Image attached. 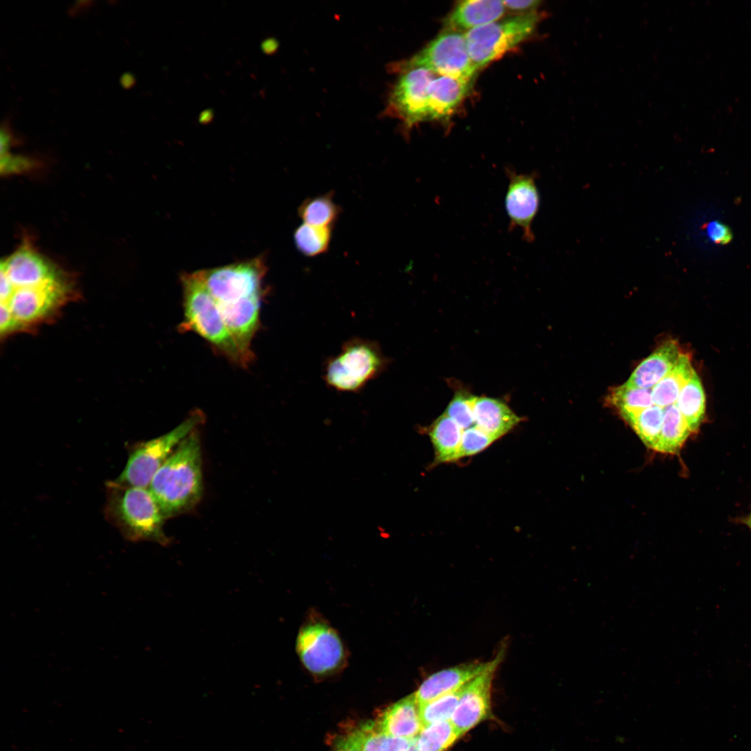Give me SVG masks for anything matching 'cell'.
Instances as JSON below:
<instances>
[{
  "instance_id": "obj_1",
  "label": "cell",
  "mask_w": 751,
  "mask_h": 751,
  "mask_svg": "<svg viewBox=\"0 0 751 751\" xmlns=\"http://www.w3.org/2000/svg\"><path fill=\"white\" fill-rule=\"evenodd\" d=\"M148 488L165 519L186 512L199 502L203 483L201 446L196 430L179 444Z\"/></svg>"
},
{
  "instance_id": "obj_2",
  "label": "cell",
  "mask_w": 751,
  "mask_h": 751,
  "mask_svg": "<svg viewBox=\"0 0 751 751\" xmlns=\"http://www.w3.org/2000/svg\"><path fill=\"white\" fill-rule=\"evenodd\" d=\"M106 487L105 517L126 540L169 544L163 531L165 517L149 488L115 481L107 482Z\"/></svg>"
},
{
  "instance_id": "obj_3",
  "label": "cell",
  "mask_w": 751,
  "mask_h": 751,
  "mask_svg": "<svg viewBox=\"0 0 751 751\" xmlns=\"http://www.w3.org/2000/svg\"><path fill=\"white\" fill-rule=\"evenodd\" d=\"M181 282L184 318L179 331L195 332L218 354L245 367L239 350L205 284L202 270L182 274Z\"/></svg>"
},
{
  "instance_id": "obj_4",
  "label": "cell",
  "mask_w": 751,
  "mask_h": 751,
  "mask_svg": "<svg viewBox=\"0 0 751 751\" xmlns=\"http://www.w3.org/2000/svg\"><path fill=\"white\" fill-rule=\"evenodd\" d=\"M389 359L375 341L353 338L325 362L323 379L331 389L356 393L388 367Z\"/></svg>"
},
{
  "instance_id": "obj_5",
  "label": "cell",
  "mask_w": 751,
  "mask_h": 751,
  "mask_svg": "<svg viewBox=\"0 0 751 751\" xmlns=\"http://www.w3.org/2000/svg\"><path fill=\"white\" fill-rule=\"evenodd\" d=\"M204 420L203 413L195 410L170 432L134 444L129 450L124 469L114 481L123 485L148 488L157 471Z\"/></svg>"
},
{
  "instance_id": "obj_6",
  "label": "cell",
  "mask_w": 751,
  "mask_h": 751,
  "mask_svg": "<svg viewBox=\"0 0 751 751\" xmlns=\"http://www.w3.org/2000/svg\"><path fill=\"white\" fill-rule=\"evenodd\" d=\"M540 17L534 11L518 14L465 32L467 50L476 69L483 67L526 39Z\"/></svg>"
},
{
  "instance_id": "obj_7",
  "label": "cell",
  "mask_w": 751,
  "mask_h": 751,
  "mask_svg": "<svg viewBox=\"0 0 751 751\" xmlns=\"http://www.w3.org/2000/svg\"><path fill=\"white\" fill-rule=\"evenodd\" d=\"M266 271L260 258L202 270L205 284L217 306L237 303L264 296L262 280Z\"/></svg>"
},
{
  "instance_id": "obj_8",
  "label": "cell",
  "mask_w": 751,
  "mask_h": 751,
  "mask_svg": "<svg viewBox=\"0 0 751 751\" xmlns=\"http://www.w3.org/2000/svg\"><path fill=\"white\" fill-rule=\"evenodd\" d=\"M403 67H422L439 76L473 80V65L462 31L446 29Z\"/></svg>"
},
{
  "instance_id": "obj_9",
  "label": "cell",
  "mask_w": 751,
  "mask_h": 751,
  "mask_svg": "<svg viewBox=\"0 0 751 751\" xmlns=\"http://www.w3.org/2000/svg\"><path fill=\"white\" fill-rule=\"evenodd\" d=\"M296 649L305 668L317 675L334 672L344 660V648L339 636L322 622H309L300 628Z\"/></svg>"
},
{
  "instance_id": "obj_10",
  "label": "cell",
  "mask_w": 751,
  "mask_h": 751,
  "mask_svg": "<svg viewBox=\"0 0 751 751\" xmlns=\"http://www.w3.org/2000/svg\"><path fill=\"white\" fill-rule=\"evenodd\" d=\"M69 283L63 274L42 283L27 287L13 289L5 302L10 309L18 328L38 323L60 306L70 293Z\"/></svg>"
},
{
  "instance_id": "obj_11",
  "label": "cell",
  "mask_w": 751,
  "mask_h": 751,
  "mask_svg": "<svg viewBox=\"0 0 751 751\" xmlns=\"http://www.w3.org/2000/svg\"><path fill=\"white\" fill-rule=\"evenodd\" d=\"M389 99L387 112L408 126L428 120V88L435 74L422 67H403Z\"/></svg>"
},
{
  "instance_id": "obj_12",
  "label": "cell",
  "mask_w": 751,
  "mask_h": 751,
  "mask_svg": "<svg viewBox=\"0 0 751 751\" xmlns=\"http://www.w3.org/2000/svg\"><path fill=\"white\" fill-rule=\"evenodd\" d=\"M506 174L509 180L505 199L509 230L520 229L523 239L531 243L535 239L532 223L540 207L536 173H518L507 169Z\"/></svg>"
},
{
  "instance_id": "obj_13",
  "label": "cell",
  "mask_w": 751,
  "mask_h": 751,
  "mask_svg": "<svg viewBox=\"0 0 751 751\" xmlns=\"http://www.w3.org/2000/svg\"><path fill=\"white\" fill-rule=\"evenodd\" d=\"M501 659L463 687L450 719L460 736L489 718L492 679Z\"/></svg>"
},
{
  "instance_id": "obj_14",
  "label": "cell",
  "mask_w": 751,
  "mask_h": 751,
  "mask_svg": "<svg viewBox=\"0 0 751 751\" xmlns=\"http://www.w3.org/2000/svg\"><path fill=\"white\" fill-rule=\"evenodd\" d=\"M13 289L33 286L61 273L32 245L24 243L1 263Z\"/></svg>"
},
{
  "instance_id": "obj_15",
  "label": "cell",
  "mask_w": 751,
  "mask_h": 751,
  "mask_svg": "<svg viewBox=\"0 0 751 751\" xmlns=\"http://www.w3.org/2000/svg\"><path fill=\"white\" fill-rule=\"evenodd\" d=\"M501 651L487 662L460 664L437 671L427 677L414 693L419 704L462 688L503 657Z\"/></svg>"
},
{
  "instance_id": "obj_16",
  "label": "cell",
  "mask_w": 751,
  "mask_h": 751,
  "mask_svg": "<svg viewBox=\"0 0 751 751\" xmlns=\"http://www.w3.org/2000/svg\"><path fill=\"white\" fill-rule=\"evenodd\" d=\"M681 354L675 341H665L638 365L626 383L639 388H652L672 369Z\"/></svg>"
},
{
  "instance_id": "obj_17",
  "label": "cell",
  "mask_w": 751,
  "mask_h": 751,
  "mask_svg": "<svg viewBox=\"0 0 751 751\" xmlns=\"http://www.w3.org/2000/svg\"><path fill=\"white\" fill-rule=\"evenodd\" d=\"M378 727L385 734L397 738L412 739L423 727L419 704L415 694L410 695L389 706L382 713Z\"/></svg>"
},
{
  "instance_id": "obj_18",
  "label": "cell",
  "mask_w": 751,
  "mask_h": 751,
  "mask_svg": "<svg viewBox=\"0 0 751 751\" xmlns=\"http://www.w3.org/2000/svg\"><path fill=\"white\" fill-rule=\"evenodd\" d=\"M473 412L475 426L496 440L522 421L506 403L486 396H475Z\"/></svg>"
},
{
  "instance_id": "obj_19",
  "label": "cell",
  "mask_w": 751,
  "mask_h": 751,
  "mask_svg": "<svg viewBox=\"0 0 751 751\" xmlns=\"http://www.w3.org/2000/svg\"><path fill=\"white\" fill-rule=\"evenodd\" d=\"M472 81L446 76L435 77L428 88V120L449 116L467 95Z\"/></svg>"
},
{
  "instance_id": "obj_20",
  "label": "cell",
  "mask_w": 751,
  "mask_h": 751,
  "mask_svg": "<svg viewBox=\"0 0 751 751\" xmlns=\"http://www.w3.org/2000/svg\"><path fill=\"white\" fill-rule=\"evenodd\" d=\"M503 1L467 0L459 2L446 21L447 29L468 31L500 19L506 10Z\"/></svg>"
},
{
  "instance_id": "obj_21",
  "label": "cell",
  "mask_w": 751,
  "mask_h": 751,
  "mask_svg": "<svg viewBox=\"0 0 751 751\" xmlns=\"http://www.w3.org/2000/svg\"><path fill=\"white\" fill-rule=\"evenodd\" d=\"M423 430L433 446V465L458 460L463 430L450 417L444 413Z\"/></svg>"
},
{
  "instance_id": "obj_22",
  "label": "cell",
  "mask_w": 751,
  "mask_h": 751,
  "mask_svg": "<svg viewBox=\"0 0 751 751\" xmlns=\"http://www.w3.org/2000/svg\"><path fill=\"white\" fill-rule=\"evenodd\" d=\"M694 372L689 356L681 353L672 369L652 387L654 404L664 408L675 403Z\"/></svg>"
},
{
  "instance_id": "obj_23",
  "label": "cell",
  "mask_w": 751,
  "mask_h": 751,
  "mask_svg": "<svg viewBox=\"0 0 751 751\" xmlns=\"http://www.w3.org/2000/svg\"><path fill=\"white\" fill-rule=\"evenodd\" d=\"M608 402L629 423L643 410L652 406V388L643 389L627 383L613 388L608 396Z\"/></svg>"
},
{
  "instance_id": "obj_24",
  "label": "cell",
  "mask_w": 751,
  "mask_h": 751,
  "mask_svg": "<svg viewBox=\"0 0 751 751\" xmlns=\"http://www.w3.org/2000/svg\"><path fill=\"white\" fill-rule=\"evenodd\" d=\"M691 433L686 420L675 403L663 408L659 439L654 451L675 453L680 450Z\"/></svg>"
},
{
  "instance_id": "obj_25",
  "label": "cell",
  "mask_w": 751,
  "mask_h": 751,
  "mask_svg": "<svg viewBox=\"0 0 751 751\" xmlns=\"http://www.w3.org/2000/svg\"><path fill=\"white\" fill-rule=\"evenodd\" d=\"M675 404L686 420L691 433L697 430L705 417L706 398L695 371L681 389Z\"/></svg>"
},
{
  "instance_id": "obj_26",
  "label": "cell",
  "mask_w": 751,
  "mask_h": 751,
  "mask_svg": "<svg viewBox=\"0 0 751 751\" xmlns=\"http://www.w3.org/2000/svg\"><path fill=\"white\" fill-rule=\"evenodd\" d=\"M352 734L361 751H407L413 739L389 736L373 722L362 725Z\"/></svg>"
},
{
  "instance_id": "obj_27",
  "label": "cell",
  "mask_w": 751,
  "mask_h": 751,
  "mask_svg": "<svg viewBox=\"0 0 751 751\" xmlns=\"http://www.w3.org/2000/svg\"><path fill=\"white\" fill-rule=\"evenodd\" d=\"M298 213L305 223L331 227L339 216L340 208L334 202L332 194L327 193L305 200Z\"/></svg>"
},
{
  "instance_id": "obj_28",
  "label": "cell",
  "mask_w": 751,
  "mask_h": 751,
  "mask_svg": "<svg viewBox=\"0 0 751 751\" xmlns=\"http://www.w3.org/2000/svg\"><path fill=\"white\" fill-rule=\"evenodd\" d=\"M460 736L450 720L423 726L417 736L419 751H445Z\"/></svg>"
},
{
  "instance_id": "obj_29",
  "label": "cell",
  "mask_w": 751,
  "mask_h": 751,
  "mask_svg": "<svg viewBox=\"0 0 751 751\" xmlns=\"http://www.w3.org/2000/svg\"><path fill=\"white\" fill-rule=\"evenodd\" d=\"M331 234L330 227H319L304 223L295 231V244L298 250L304 255L316 256L328 249Z\"/></svg>"
},
{
  "instance_id": "obj_30",
  "label": "cell",
  "mask_w": 751,
  "mask_h": 751,
  "mask_svg": "<svg viewBox=\"0 0 751 751\" xmlns=\"http://www.w3.org/2000/svg\"><path fill=\"white\" fill-rule=\"evenodd\" d=\"M663 418V408L653 405L643 410L629 424L644 444L654 450L659 439Z\"/></svg>"
},
{
  "instance_id": "obj_31",
  "label": "cell",
  "mask_w": 751,
  "mask_h": 751,
  "mask_svg": "<svg viewBox=\"0 0 751 751\" xmlns=\"http://www.w3.org/2000/svg\"><path fill=\"white\" fill-rule=\"evenodd\" d=\"M462 688L419 704L423 725L450 720L458 705Z\"/></svg>"
},
{
  "instance_id": "obj_32",
  "label": "cell",
  "mask_w": 751,
  "mask_h": 751,
  "mask_svg": "<svg viewBox=\"0 0 751 751\" xmlns=\"http://www.w3.org/2000/svg\"><path fill=\"white\" fill-rule=\"evenodd\" d=\"M474 398V396L466 391H457L445 410L444 414L463 430L475 424L473 412Z\"/></svg>"
},
{
  "instance_id": "obj_33",
  "label": "cell",
  "mask_w": 751,
  "mask_h": 751,
  "mask_svg": "<svg viewBox=\"0 0 751 751\" xmlns=\"http://www.w3.org/2000/svg\"><path fill=\"white\" fill-rule=\"evenodd\" d=\"M496 439L476 426L463 430L458 460L474 455L490 446Z\"/></svg>"
},
{
  "instance_id": "obj_34",
  "label": "cell",
  "mask_w": 751,
  "mask_h": 751,
  "mask_svg": "<svg viewBox=\"0 0 751 751\" xmlns=\"http://www.w3.org/2000/svg\"><path fill=\"white\" fill-rule=\"evenodd\" d=\"M33 166L31 159L24 156L12 155L9 151L1 153V172L5 174L29 170Z\"/></svg>"
},
{
  "instance_id": "obj_35",
  "label": "cell",
  "mask_w": 751,
  "mask_h": 751,
  "mask_svg": "<svg viewBox=\"0 0 751 751\" xmlns=\"http://www.w3.org/2000/svg\"><path fill=\"white\" fill-rule=\"evenodd\" d=\"M702 228L706 230L709 239L716 244L727 245L733 239L731 229L726 224L718 220L705 223Z\"/></svg>"
},
{
  "instance_id": "obj_36",
  "label": "cell",
  "mask_w": 751,
  "mask_h": 751,
  "mask_svg": "<svg viewBox=\"0 0 751 751\" xmlns=\"http://www.w3.org/2000/svg\"><path fill=\"white\" fill-rule=\"evenodd\" d=\"M0 308V332L1 335L19 328L8 306L4 302H1Z\"/></svg>"
},
{
  "instance_id": "obj_37",
  "label": "cell",
  "mask_w": 751,
  "mask_h": 751,
  "mask_svg": "<svg viewBox=\"0 0 751 751\" xmlns=\"http://www.w3.org/2000/svg\"><path fill=\"white\" fill-rule=\"evenodd\" d=\"M503 2L506 9L521 12V14L534 11V9L540 3V1L538 0L503 1Z\"/></svg>"
},
{
  "instance_id": "obj_38",
  "label": "cell",
  "mask_w": 751,
  "mask_h": 751,
  "mask_svg": "<svg viewBox=\"0 0 751 751\" xmlns=\"http://www.w3.org/2000/svg\"><path fill=\"white\" fill-rule=\"evenodd\" d=\"M333 751H361L353 734L340 740Z\"/></svg>"
},
{
  "instance_id": "obj_39",
  "label": "cell",
  "mask_w": 751,
  "mask_h": 751,
  "mask_svg": "<svg viewBox=\"0 0 751 751\" xmlns=\"http://www.w3.org/2000/svg\"><path fill=\"white\" fill-rule=\"evenodd\" d=\"M133 82V77L129 74H123L120 79L122 86L125 88H130L132 86Z\"/></svg>"
},
{
  "instance_id": "obj_40",
  "label": "cell",
  "mask_w": 751,
  "mask_h": 751,
  "mask_svg": "<svg viewBox=\"0 0 751 751\" xmlns=\"http://www.w3.org/2000/svg\"><path fill=\"white\" fill-rule=\"evenodd\" d=\"M407 751H419L417 746V737L414 738Z\"/></svg>"
},
{
  "instance_id": "obj_41",
  "label": "cell",
  "mask_w": 751,
  "mask_h": 751,
  "mask_svg": "<svg viewBox=\"0 0 751 751\" xmlns=\"http://www.w3.org/2000/svg\"><path fill=\"white\" fill-rule=\"evenodd\" d=\"M743 522L751 529V513L744 519Z\"/></svg>"
}]
</instances>
